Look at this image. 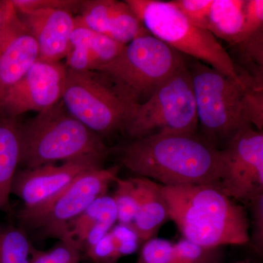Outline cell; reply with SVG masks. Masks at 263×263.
I'll list each match as a JSON object with an SVG mask.
<instances>
[{"label":"cell","instance_id":"6","mask_svg":"<svg viewBox=\"0 0 263 263\" xmlns=\"http://www.w3.org/2000/svg\"><path fill=\"white\" fill-rule=\"evenodd\" d=\"M190 70L197 119L207 141L214 146L216 142L228 143L237 132L251 125L245 110L250 75L240 73L239 79H233L201 62H195Z\"/></svg>","mask_w":263,"mask_h":263},{"label":"cell","instance_id":"32","mask_svg":"<svg viewBox=\"0 0 263 263\" xmlns=\"http://www.w3.org/2000/svg\"><path fill=\"white\" fill-rule=\"evenodd\" d=\"M10 6V1H0V29L4 24Z\"/></svg>","mask_w":263,"mask_h":263},{"label":"cell","instance_id":"23","mask_svg":"<svg viewBox=\"0 0 263 263\" xmlns=\"http://www.w3.org/2000/svg\"><path fill=\"white\" fill-rule=\"evenodd\" d=\"M115 193L113 196L117 212V221L119 224L131 226L137 210H138V190L133 178L127 179L117 178Z\"/></svg>","mask_w":263,"mask_h":263},{"label":"cell","instance_id":"4","mask_svg":"<svg viewBox=\"0 0 263 263\" xmlns=\"http://www.w3.org/2000/svg\"><path fill=\"white\" fill-rule=\"evenodd\" d=\"M150 34L180 53L197 59L233 79L240 73L226 48L208 30L193 25L172 4L160 0H125Z\"/></svg>","mask_w":263,"mask_h":263},{"label":"cell","instance_id":"30","mask_svg":"<svg viewBox=\"0 0 263 263\" xmlns=\"http://www.w3.org/2000/svg\"><path fill=\"white\" fill-rule=\"evenodd\" d=\"M92 263H117L120 259L111 233L108 232L103 238L84 253Z\"/></svg>","mask_w":263,"mask_h":263},{"label":"cell","instance_id":"33","mask_svg":"<svg viewBox=\"0 0 263 263\" xmlns=\"http://www.w3.org/2000/svg\"><path fill=\"white\" fill-rule=\"evenodd\" d=\"M233 263H254L253 262H252V261L249 260V259H247V260H242V261H238V262H235Z\"/></svg>","mask_w":263,"mask_h":263},{"label":"cell","instance_id":"12","mask_svg":"<svg viewBox=\"0 0 263 263\" xmlns=\"http://www.w3.org/2000/svg\"><path fill=\"white\" fill-rule=\"evenodd\" d=\"M102 162L93 157H82L61 165L48 164L17 171L11 194L23 201L24 209H37L62 193L83 173L102 167Z\"/></svg>","mask_w":263,"mask_h":263},{"label":"cell","instance_id":"7","mask_svg":"<svg viewBox=\"0 0 263 263\" xmlns=\"http://www.w3.org/2000/svg\"><path fill=\"white\" fill-rule=\"evenodd\" d=\"M185 65L181 53L148 34L125 45L98 70L110 76L139 105Z\"/></svg>","mask_w":263,"mask_h":263},{"label":"cell","instance_id":"19","mask_svg":"<svg viewBox=\"0 0 263 263\" xmlns=\"http://www.w3.org/2000/svg\"><path fill=\"white\" fill-rule=\"evenodd\" d=\"M245 5L246 0H213L208 31L216 38L236 46L243 32Z\"/></svg>","mask_w":263,"mask_h":263},{"label":"cell","instance_id":"26","mask_svg":"<svg viewBox=\"0 0 263 263\" xmlns=\"http://www.w3.org/2000/svg\"><path fill=\"white\" fill-rule=\"evenodd\" d=\"M174 243L167 240L154 238L141 247L136 263H171Z\"/></svg>","mask_w":263,"mask_h":263},{"label":"cell","instance_id":"31","mask_svg":"<svg viewBox=\"0 0 263 263\" xmlns=\"http://www.w3.org/2000/svg\"><path fill=\"white\" fill-rule=\"evenodd\" d=\"M117 247L119 257L135 253L141 247L139 239L131 226L119 224L110 230Z\"/></svg>","mask_w":263,"mask_h":263},{"label":"cell","instance_id":"16","mask_svg":"<svg viewBox=\"0 0 263 263\" xmlns=\"http://www.w3.org/2000/svg\"><path fill=\"white\" fill-rule=\"evenodd\" d=\"M124 46L76 24L65 58L66 67L77 71L98 70L114 60Z\"/></svg>","mask_w":263,"mask_h":263},{"label":"cell","instance_id":"21","mask_svg":"<svg viewBox=\"0 0 263 263\" xmlns=\"http://www.w3.org/2000/svg\"><path fill=\"white\" fill-rule=\"evenodd\" d=\"M32 247L23 230L0 228V263H30Z\"/></svg>","mask_w":263,"mask_h":263},{"label":"cell","instance_id":"10","mask_svg":"<svg viewBox=\"0 0 263 263\" xmlns=\"http://www.w3.org/2000/svg\"><path fill=\"white\" fill-rule=\"evenodd\" d=\"M221 174L218 189L228 197L248 202L263 193V133L247 126L221 150Z\"/></svg>","mask_w":263,"mask_h":263},{"label":"cell","instance_id":"20","mask_svg":"<svg viewBox=\"0 0 263 263\" xmlns=\"http://www.w3.org/2000/svg\"><path fill=\"white\" fill-rule=\"evenodd\" d=\"M117 221V212L113 197L103 195L95 200L69 226V234L80 247L90 230L104 228L109 230Z\"/></svg>","mask_w":263,"mask_h":263},{"label":"cell","instance_id":"17","mask_svg":"<svg viewBox=\"0 0 263 263\" xmlns=\"http://www.w3.org/2000/svg\"><path fill=\"white\" fill-rule=\"evenodd\" d=\"M138 190V202L132 228L136 232L141 247L156 238L160 228L171 220L168 205L162 193V185L144 177L133 178Z\"/></svg>","mask_w":263,"mask_h":263},{"label":"cell","instance_id":"9","mask_svg":"<svg viewBox=\"0 0 263 263\" xmlns=\"http://www.w3.org/2000/svg\"><path fill=\"white\" fill-rule=\"evenodd\" d=\"M119 166L98 167L83 173L62 193L43 206L22 209L19 219L24 226L39 229L49 238L70 239L69 226L118 178Z\"/></svg>","mask_w":263,"mask_h":263},{"label":"cell","instance_id":"3","mask_svg":"<svg viewBox=\"0 0 263 263\" xmlns=\"http://www.w3.org/2000/svg\"><path fill=\"white\" fill-rule=\"evenodd\" d=\"M21 164L34 168L57 161L108 155L102 137L76 119L62 100L21 126Z\"/></svg>","mask_w":263,"mask_h":263},{"label":"cell","instance_id":"28","mask_svg":"<svg viewBox=\"0 0 263 263\" xmlns=\"http://www.w3.org/2000/svg\"><path fill=\"white\" fill-rule=\"evenodd\" d=\"M247 204L250 209L252 233L249 242L252 249L259 254L263 253V193L252 197Z\"/></svg>","mask_w":263,"mask_h":263},{"label":"cell","instance_id":"14","mask_svg":"<svg viewBox=\"0 0 263 263\" xmlns=\"http://www.w3.org/2000/svg\"><path fill=\"white\" fill-rule=\"evenodd\" d=\"M76 24L123 45L149 33L125 1H83Z\"/></svg>","mask_w":263,"mask_h":263},{"label":"cell","instance_id":"1","mask_svg":"<svg viewBox=\"0 0 263 263\" xmlns=\"http://www.w3.org/2000/svg\"><path fill=\"white\" fill-rule=\"evenodd\" d=\"M121 163L140 177L165 186L218 188L221 150L194 134H162L135 139L121 149Z\"/></svg>","mask_w":263,"mask_h":263},{"label":"cell","instance_id":"8","mask_svg":"<svg viewBox=\"0 0 263 263\" xmlns=\"http://www.w3.org/2000/svg\"><path fill=\"white\" fill-rule=\"evenodd\" d=\"M197 125L191 72L185 65L137 105L124 130L135 140L155 135L194 134Z\"/></svg>","mask_w":263,"mask_h":263},{"label":"cell","instance_id":"15","mask_svg":"<svg viewBox=\"0 0 263 263\" xmlns=\"http://www.w3.org/2000/svg\"><path fill=\"white\" fill-rule=\"evenodd\" d=\"M18 15L37 43L40 60L60 62L66 58L76 27L72 13L62 9H43Z\"/></svg>","mask_w":263,"mask_h":263},{"label":"cell","instance_id":"29","mask_svg":"<svg viewBox=\"0 0 263 263\" xmlns=\"http://www.w3.org/2000/svg\"><path fill=\"white\" fill-rule=\"evenodd\" d=\"M262 0H246L245 24L240 42L238 44L252 37L256 33L262 31Z\"/></svg>","mask_w":263,"mask_h":263},{"label":"cell","instance_id":"2","mask_svg":"<svg viewBox=\"0 0 263 263\" xmlns=\"http://www.w3.org/2000/svg\"><path fill=\"white\" fill-rule=\"evenodd\" d=\"M162 193L171 220L183 238L209 247L242 246L249 242L245 208L209 185L165 186Z\"/></svg>","mask_w":263,"mask_h":263},{"label":"cell","instance_id":"18","mask_svg":"<svg viewBox=\"0 0 263 263\" xmlns=\"http://www.w3.org/2000/svg\"><path fill=\"white\" fill-rule=\"evenodd\" d=\"M21 126L17 118L0 115V211L6 208L21 164Z\"/></svg>","mask_w":263,"mask_h":263},{"label":"cell","instance_id":"24","mask_svg":"<svg viewBox=\"0 0 263 263\" xmlns=\"http://www.w3.org/2000/svg\"><path fill=\"white\" fill-rule=\"evenodd\" d=\"M82 259L79 243L73 238L60 240L58 245L46 251L32 247L30 263H80Z\"/></svg>","mask_w":263,"mask_h":263},{"label":"cell","instance_id":"27","mask_svg":"<svg viewBox=\"0 0 263 263\" xmlns=\"http://www.w3.org/2000/svg\"><path fill=\"white\" fill-rule=\"evenodd\" d=\"M18 14L43 9H62L70 13L80 12L83 1L77 0H11Z\"/></svg>","mask_w":263,"mask_h":263},{"label":"cell","instance_id":"22","mask_svg":"<svg viewBox=\"0 0 263 263\" xmlns=\"http://www.w3.org/2000/svg\"><path fill=\"white\" fill-rule=\"evenodd\" d=\"M221 247H209L190 241L186 238L174 243L171 263H223Z\"/></svg>","mask_w":263,"mask_h":263},{"label":"cell","instance_id":"25","mask_svg":"<svg viewBox=\"0 0 263 263\" xmlns=\"http://www.w3.org/2000/svg\"><path fill=\"white\" fill-rule=\"evenodd\" d=\"M213 0H174L171 1L195 27L208 30L209 13Z\"/></svg>","mask_w":263,"mask_h":263},{"label":"cell","instance_id":"13","mask_svg":"<svg viewBox=\"0 0 263 263\" xmlns=\"http://www.w3.org/2000/svg\"><path fill=\"white\" fill-rule=\"evenodd\" d=\"M38 60L37 43L10 1L0 29V103Z\"/></svg>","mask_w":263,"mask_h":263},{"label":"cell","instance_id":"5","mask_svg":"<svg viewBox=\"0 0 263 263\" xmlns=\"http://www.w3.org/2000/svg\"><path fill=\"white\" fill-rule=\"evenodd\" d=\"M62 102L71 115L100 136L124 130L138 105L105 72L67 67Z\"/></svg>","mask_w":263,"mask_h":263},{"label":"cell","instance_id":"11","mask_svg":"<svg viewBox=\"0 0 263 263\" xmlns=\"http://www.w3.org/2000/svg\"><path fill=\"white\" fill-rule=\"evenodd\" d=\"M66 76L65 64L38 60L2 100L0 115L17 118L51 108L62 100Z\"/></svg>","mask_w":263,"mask_h":263}]
</instances>
